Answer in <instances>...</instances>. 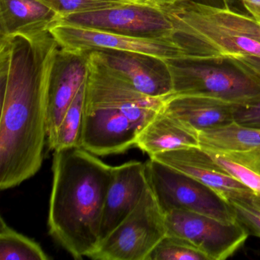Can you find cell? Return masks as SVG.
I'll return each instance as SVG.
<instances>
[{
  "label": "cell",
  "mask_w": 260,
  "mask_h": 260,
  "mask_svg": "<svg viewBox=\"0 0 260 260\" xmlns=\"http://www.w3.org/2000/svg\"><path fill=\"white\" fill-rule=\"evenodd\" d=\"M62 51L77 54L91 51L134 53L167 61L184 57L170 36H137L56 21L48 28Z\"/></svg>",
  "instance_id": "8"
},
{
  "label": "cell",
  "mask_w": 260,
  "mask_h": 260,
  "mask_svg": "<svg viewBox=\"0 0 260 260\" xmlns=\"http://www.w3.org/2000/svg\"><path fill=\"white\" fill-rule=\"evenodd\" d=\"M145 165L149 185L164 214L185 210L223 222L237 221L229 201L215 190L151 158Z\"/></svg>",
  "instance_id": "6"
},
{
  "label": "cell",
  "mask_w": 260,
  "mask_h": 260,
  "mask_svg": "<svg viewBox=\"0 0 260 260\" xmlns=\"http://www.w3.org/2000/svg\"><path fill=\"white\" fill-rule=\"evenodd\" d=\"M226 10L249 16L260 23V0H223Z\"/></svg>",
  "instance_id": "27"
},
{
  "label": "cell",
  "mask_w": 260,
  "mask_h": 260,
  "mask_svg": "<svg viewBox=\"0 0 260 260\" xmlns=\"http://www.w3.org/2000/svg\"><path fill=\"white\" fill-rule=\"evenodd\" d=\"M153 3H173L179 0H152Z\"/></svg>",
  "instance_id": "30"
},
{
  "label": "cell",
  "mask_w": 260,
  "mask_h": 260,
  "mask_svg": "<svg viewBox=\"0 0 260 260\" xmlns=\"http://www.w3.org/2000/svg\"><path fill=\"white\" fill-rule=\"evenodd\" d=\"M192 1L198 3V4L209 6V7L226 9V6H225L223 0H192Z\"/></svg>",
  "instance_id": "28"
},
{
  "label": "cell",
  "mask_w": 260,
  "mask_h": 260,
  "mask_svg": "<svg viewBox=\"0 0 260 260\" xmlns=\"http://www.w3.org/2000/svg\"><path fill=\"white\" fill-rule=\"evenodd\" d=\"M113 167L82 147L54 152L48 210L50 235L73 258L95 250Z\"/></svg>",
  "instance_id": "2"
},
{
  "label": "cell",
  "mask_w": 260,
  "mask_h": 260,
  "mask_svg": "<svg viewBox=\"0 0 260 260\" xmlns=\"http://www.w3.org/2000/svg\"><path fill=\"white\" fill-rule=\"evenodd\" d=\"M207 151L228 173L252 191L253 204L260 209V151Z\"/></svg>",
  "instance_id": "19"
},
{
  "label": "cell",
  "mask_w": 260,
  "mask_h": 260,
  "mask_svg": "<svg viewBox=\"0 0 260 260\" xmlns=\"http://www.w3.org/2000/svg\"><path fill=\"white\" fill-rule=\"evenodd\" d=\"M173 25L171 38L184 57H231L260 78V42L226 31L196 13L188 0L155 3Z\"/></svg>",
  "instance_id": "4"
},
{
  "label": "cell",
  "mask_w": 260,
  "mask_h": 260,
  "mask_svg": "<svg viewBox=\"0 0 260 260\" xmlns=\"http://www.w3.org/2000/svg\"><path fill=\"white\" fill-rule=\"evenodd\" d=\"M165 214L150 185L141 202L88 258L95 260H147L167 235Z\"/></svg>",
  "instance_id": "7"
},
{
  "label": "cell",
  "mask_w": 260,
  "mask_h": 260,
  "mask_svg": "<svg viewBox=\"0 0 260 260\" xmlns=\"http://www.w3.org/2000/svg\"><path fill=\"white\" fill-rule=\"evenodd\" d=\"M60 46L49 30L0 37V188L40 170L48 138V89Z\"/></svg>",
  "instance_id": "1"
},
{
  "label": "cell",
  "mask_w": 260,
  "mask_h": 260,
  "mask_svg": "<svg viewBox=\"0 0 260 260\" xmlns=\"http://www.w3.org/2000/svg\"><path fill=\"white\" fill-rule=\"evenodd\" d=\"M234 120L241 125L260 130V98L247 104L237 105Z\"/></svg>",
  "instance_id": "26"
},
{
  "label": "cell",
  "mask_w": 260,
  "mask_h": 260,
  "mask_svg": "<svg viewBox=\"0 0 260 260\" xmlns=\"http://www.w3.org/2000/svg\"><path fill=\"white\" fill-rule=\"evenodd\" d=\"M50 257L36 240L12 228L0 218V259L48 260Z\"/></svg>",
  "instance_id": "22"
},
{
  "label": "cell",
  "mask_w": 260,
  "mask_h": 260,
  "mask_svg": "<svg viewBox=\"0 0 260 260\" xmlns=\"http://www.w3.org/2000/svg\"><path fill=\"white\" fill-rule=\"evenodd\" d=\"M87 77L86 54H73L60 48L48 89L47 142L55 135L65 112Z\"/></svg>",
  "instance_id": "13"
},
{
  "label": "cell",
  "mask_w": 260,
  "mask_h": 260,
  "mask_svg": "<svg viewBox=\"0 0 260 260\" xmlns=\"http://www.w3.org/2000/svg\"><path fill=\"white\" fill-rule=\"evenodd\" d=\"M237 104L200 95L173 94L162 109L198 132L231 124Z\"/></svg>",
  "instance_id": "15"
},
{
  "label": "cell",
  "mask_w": 260,
  "mask_h": 260,
  "mask_svg": "<svg viewBox=\"0 0 260 260\" xmlns=\"http://www.w3.org/2000/svg\"><path fill=\"white\" fill-rule=\"evenodd\" d=\"M235 211L236 218L249 234L260 237V209L253 202L230 200Z\"/></svg>",
  "instance_id": "25"
},
{
  "label": "cell",
  "mask_w": 260,
  "mask_h": 260,
  "mask_svg": "<svg viewBox=\"0 0 260 260\" xmlns=\"http://www.w3.org/2000/svg\"><path fill=\"white\" fill-rule=\"evenodd\" d=\"M147 260H208L196 246L180 237L167 235L155 246Z\"/></svg>",
  "instance_id": "23"
},
{
  "label": "cell",
  "mask_w": 260,
  "mask_h": 260,
  "mask_svg": "<svg viewBox=\"0 0 260 260\" xmlns=\"http://www.w3.org/2000/svg\"><path fill=\"white\" fill-rule=\"evenodd\" d=\"M166 64L173 94L205 95L237 105L260 98L259 77L233 57H182Z\"/></svg>",
  "instance_id": "3"
},
{
  "label": "cell",
  "mask_w": 260,
  "mask_h": 260,
  "mask_svg": "<svg viewBox=\"0 0 260 260\" xmlns=\"http://www.w3.org/2000/svg\"><path fill=\"white\" fill-rule=\"evenodd\" d=\"M54 10L58 19L70 15L89 13L114 8L128 4H136L130 0H37Z\"/></svg>",
  "instance_id": "24"
},
{
  "label": "cell",
  "mask_w": 260,
  "mask_h": 260,
  "mask_svg": "<svg viewBox=\"0 0 260 260\" xmlns=\"http://www.w3.org/2000/svg\"><path fill=\"white\" fill-rule=\"evenodd\" d=\"M188 4L196 13L217 26L260 42V23L252 18L226 9L198 4L192 0H188Z\"/></svg>",
  "instance_id": "21"
},
{
  "label": "cell",
  "mask_w": 260,
  "mask_h": 260,
  "mask_svg": "<svg viewBox=\"0 0 260 260\" xmlns=\"http://www.w3.org/2000/svg\"><path fill=\"white\" fill-rule=\"evenodd\" d=\"M58 15L37 0H0V37L48 29Z\"/></svg>",
  "instance_id": "17"
},
{
  "label": "cell",
  "mask_w": 260,
  "mask_h": 260,
  "mask_svg": "<svg viewBox=\"0 0 260 260\" xmlns=\"http://www.w3.org/2000/svg\"><path fill=\"white\" fill-rule=\"evenodd\" d=\"M99 52L111 69L142 93L157 98L173 95V83L166 61L134 53Z\"/></svg>",
  "instance_id": "14"
},
{
  "label": "cell",
  "mask_w": 260,
  "mask_h": 260,
  "mask_svg": "<svg viewBox=\"0 0 260 260\" xmlns=\"http://www.w3.org/2000/svg\"><path fill=\"white\" fill-rule=\"evenodd\" d=\"M151 159L191 176L228 201L253 202L252 191L222 167L201 147H187L156 153Z\"/></svg>",
  "instance_id": "11"
},
{
  "label": "cell",
  "mask_w": 260,
  "mask_h": 260,
  "mask_svg": "<svg viewBox=\"0 0 260 260\" xmlns=\"http://www.w3.org/2000/svg\"><path fill=\"white\" fill-rule=\"evenodd\" d=\"M57 20L129 36H170L173 31L170 19L156 4H128L70 15Z\"/></svg>",
  "instance_id": "10"
},
{
  "label": "cell",
  "mask_w": 260,
  "mask_h": 260,
  "mask_svg": "<svg viewBox=\"0 0 260 260\" xmlns=\"http://www.w3.org/2000/svg\"><path fill=\"white\" fill-rule=\"evenodd\" d=\"M160 109L123 108L85 98L81 147L98 156L125 153Z\"/></svg>",
  "instance_id": "5"
},
{
  "label": "cell",
  "mask_w": 260,
  "mask_h": 260,
  "mask_svg": "<svg viewBox=\"0 0 260 260\" xmlns=\"http://www.w3.org/2000/svg\"><path fill=\"white\" fill-rule=\"evenodd\" d=\"M85 83L65 112L54 138L48 142L53 151L81 147L84 118Z\"/></svg>",
  "instance_id": "20"
},
{
  "label": "cell",
  "mask_w": 260,
  "mask_h": 260,
  "mask_svg": "<svg viewBox=\"0 0 260 260\" xmlns=\"http://www.w3.org/2000/svg\"><path fill=\"white\" fill-rule=\"evenodd\" d=\"M168 235L189 242L208 260L231 257L247 240V230L238 221L223 222L214 217L185 210L165 214Z\"/></svg>",
  "instance_id": "9"
},
{
  "label": "cell",
  "mask_w": 260,
  "mask_h": 260,
  "mask_svg": "<svg viewBox=\"0 0 260 260\" xmlns=\"http://www.w3.org/2000/svg\"><path fill=\"white\" fill-rule=\"evenodd\" d=\"M187 147H200L199 132L162 109L142 127L135 147L153 156Z\"/></svg>",
  "instance_id": "16"
},
{
  "label": "cell",
  "mask_w": 260,
  "mask_h": 260,
  "mask_svg": "<svg viewBox=\"0 0 260 260\" xmlns=\"http://www.w3.org/2000/svg\"><path fill=\"white\" fill-rule=\"evenodd\" d=\"M148 188L145 162L132 160L113 167L103 209L100 241L135 210Z\"/></svg>",
  "instance_id": "12"
},
{
  "label": "cell",
  "mask_w": 260,
  "mask_h": 260,
  "mask_svg": "<svg viewBox=\"0 0 260 260\" xmlns=\"http://www.w3.org/2000/svg\"><path fill=\"white\" fill-rule=\"evenodd\" d=\"M202 148L216 152L260 151V130L233 121L199 132Z\"/></svg>",
  "instance_id": "18"
},
{
  "label": "cell",
  "mask_w": 260,
  "mask_h": 260,
  "mask_svg": "<svg viewBox=\"0 0 260 260\" xmlns=\"http://www.w3.org/2000/svg\"><path fill=\"white\" fill-rule=\"evenodd\" d=\"M130 1L136 4H140V5H155L152 0H130Z\"/></svg>",
  "instance_id": "29"
}]
</instances>
